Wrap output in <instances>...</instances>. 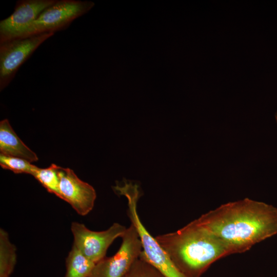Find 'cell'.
Wrapping results in <instances>:
<instances>
[{"label":"cell","mask_w":277,"mask_h":277,"mask_svg":"<svg viewBox=\"0 0 277 277\" xmlns=\"http://www.w3.org/2000/svg\"><path fill=\"white\" fill-rule=\"evenodd\" d=\"M155 239L185 277H201L214 262L230 254L222 242L196 219Z\"/></svg>","instance_id":"cell-2"},{"label":"cell","mask_w":277,"mask_h":277,"mask_svg":"<svg viewBox=\"0 0 277 277\" xmlns=\"http://www.w3.org/2000/svg\"><path fill=\"white\" fill-rule=\"evenodd\" d=\"M16 263V248L8 233L0 229V277H10Z\"/></svg>","instance_id":"cell-12"},{"label":"cell","mask_w":277,"mask_h":277,"mask_svg":"<svg viewBox=\"0 0 277 277\" xmlns=\"http://www.w3.org/2000/svg\"><path fill=\"white\" fill-rule=\"evenodd\" d=\"M122 242L113 256L96 263L89 277H123L142 251L138 234L131 224L122 237Z\"/></svg>","instance_id":"cell-6"},{"label":"cell","mask_w":277,"mask_h":277,"mask_svg":"<svg viewBox=\"0 0 277 277\" xmlns=\"http://www.w3.org/2000/svg\"><path fill=\"white\" fill-rule=\"evenodd\" d=\"M123 277H165V276L139 256Z\"/></svg>","instance_id":"cell-15"},{"label":"cell","mask_w":277,"mask_h":277,"mask_svg":"<svg viewBox=\"0 0 277 277\" xmlns=\"http://www.w3.org/2000/svg\"><path fill=\"white\" fill-rule=\"evenodd\" d=\"M196 220L230 254L244 252L277 234V208L248 199L222 205Z\"/></svg>","instance_id":"cell-1"},{"label":"cell","mask_w":277,"mask_h":277,"mask_svg":"<svg viewBox=\"0 0 277 277\" xmlns=\"http://www.w3.org/2000/svg\"><path fill=\"white\" fill-rule=\"evenodd\" d=\"M95 264L73 245L66 259L64 277H89Z\"/></svg>","instance_id":"cell-11"},{"label":"cell","mask_w":277,"mask_h":277,"mask_svg":"<svg viewBox=\"0 0 277 277\" xmlns=\"http://www.w3.org/2000/svg\"><path fill=\"white\" fill-rule=\"evenodd\" d=\"M2 168L10 170L15 173H27L32 175L38 168L29 161L21 157L0 154Z\"/></svg>","instance_id":"cell-14"},{"label":"cell","mask_w":277,"mask_h":277,"mask_svg":"<svg viewBox=\"0 0 277 277\" xmlns=\"http://www.w3.org/2000/svg\"><path fill=\"white\" fill-rule=\"evenodd\" d=\"M60 198L68 203L80 215L84 216L93 209L96 197L95 190L80 179L68 168L60 167Z\"/></svg>","instance_id":"cell-8"},{"label":"cell","mask_w":277,"mask_h":277,"mask_svg":"<svg viewBox=\"0 0 277 277\" xmlns=\"http://www.w3.org/2000/svg\"><path fill=\"white\" fill-rule=\"evenodd\" d=\"M127 228L117 223L108 229L94 231L82 223L73 222L71 230L74 238L73 245L86 258L96 264L106 257L108 248L117 238H122Z\"/></svg>","instance_id":"cell-7"},{"label":"cell","mask_w":277,"mask_h":277,"mask_svg":"<svg viewBox=\"0 0 277 277\" xmlns=\"http://www.w3.org/2000/svg\"><path fill=\"white\" fill-rule=\"evenodd\" d=\"M0 152L1 154L24 159L31 163L38 160L36 154L19 138L7 119L0 122Z\"/></svg>","instance_id":"cell-10"},{"label":"cell","mask_w":277,"mask_h":277,"mask_svg":"<svg viewBox=\"0 0 277 277\" xmlns=\"http://www.w3.org/2000/svg\"><path fill=\"white\" fill-rule=\"evenodd\" d=\"M60 167L54 164L47 168L38 167L32 175L49 192L59 198Z\"/></svg>","instance_id":"cell-13"},{"label":"cell","mask_w":277,"mask_h":277,"mask_svg":"<svg viewBox=\"0 0 277 277\" xmlns=\"http://www.w3.org/2000/svg\"><path fill=\"white\" fill-rule=\"evenodd\" d=\"M54 33L14 38L0 43V90L12 81L20 67Z\"/></svg>","instance_id":"cell-5"},{"label":"cell","mask_w":277,"mask_h":277,"mask_svg":"<svg viewBox=\"0 0 277 277\" xmlns=\"http://www.w3.org/2000/svg\"><path fill=\"white\" fill-rule=\"evenodd\" d=\"M275 118H276V122H277V112L275 114Z\"/></svg>","instance_id":"cell-16"},{"label":"cell","mask_w":277,"mask_h":277,"mask_svg":"<svg viewBox=\"0 0 277 277\" xmlns=\"http://www.w3.org/2000/svg\"><path fill=\"white\" fill-rule=\"evenodd\" d=\"M56 0H19L13 12L0 22V43L18 37Z\"/></svg>","instance_id":"cell-9"},{"label":"cell","mask_w":277,"mask_h":277,"mask_svg":"<svg viewBox=\"0 0 277 277\" xmlns=\"http://www.w3.org/2000/svg\"><path fill=\"white\" fill-rule=\"evenodd\" d=\"M113 189L118 195L125 196L128 201L127 214L136 229L142 245L140 256L159 270L165 277H185L175 267L166 252L147 231L137 212V202L141 196L138 184L123 180L117 182Z\"/></svg>","instance_id":"cell-3"},{"label":"cell","mask_w":277,"mask_h":277,"mask_svg":"<svg viewBox=\"0 0 277 277\" xmlns=\"http://www.w3.org/2000/svg\"><path fill=\"white\" fill-rule=\"evenodd\" d=\"M92 2L58 0L46 8L18 37L54 33L65 29L77 18L88 12L94 6Z\"/></svg>","instance_id":"cell-4"}]
</instances>
